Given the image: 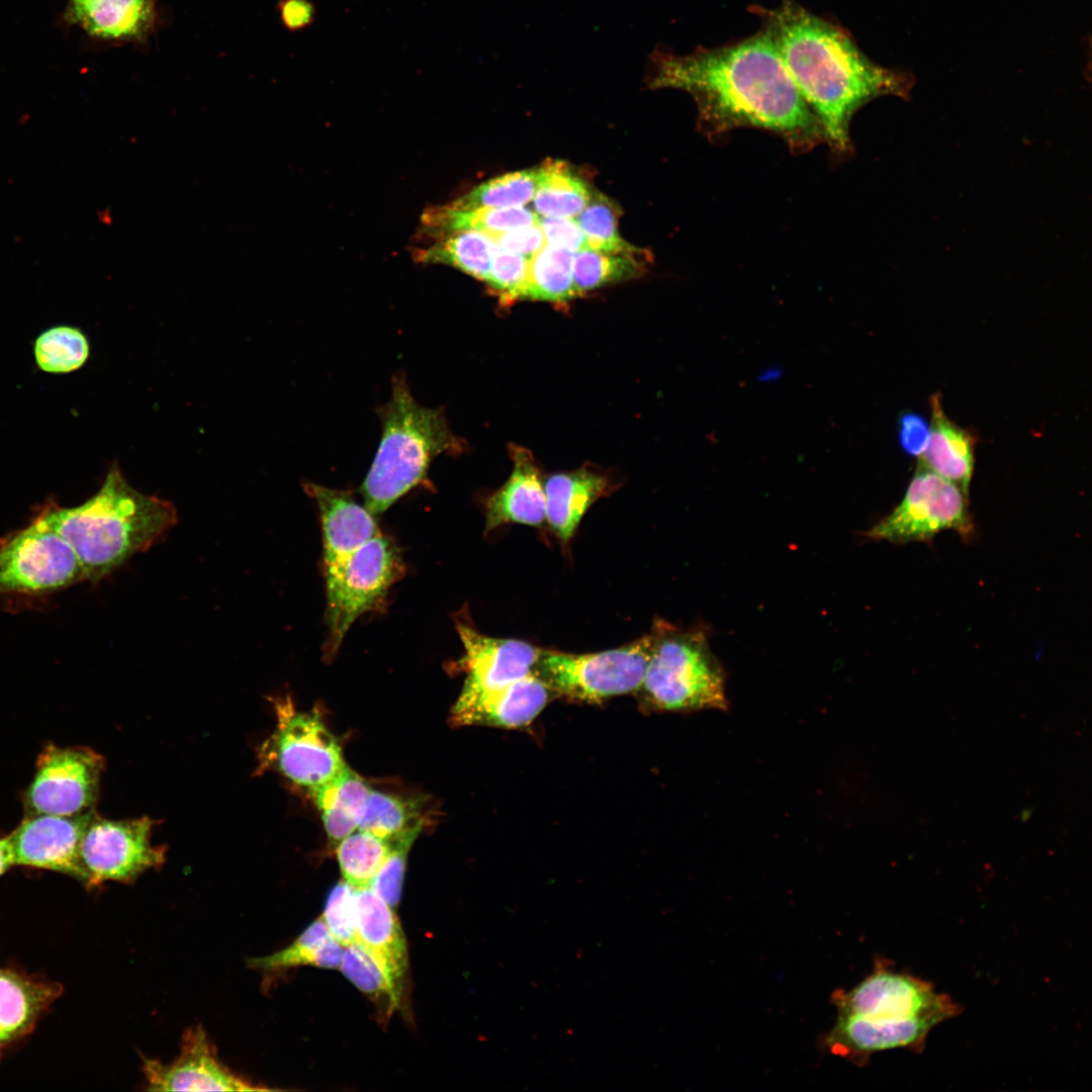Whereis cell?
<instances>
[{
  "label": "cell",
  "instance_id": "cell-1",
  "mask_svg": "<svg viewBox=\"0 0 1092 1092\" xmlns=\"http://www.w3.org/2000/svg\"><path fill=\"white\" fill-rule=\"evenodd\" d=\"M646 65L650 88L680 89L694 98L701 129L709 138L755 127L782 138L795 152H807L824 141L818 119L766 28L731 44L687 55L656 48Z\"/></svg>",
  "mask_w": 1092,
  "mask_h": 1092
},
{
  "label": "cell",
  "instance_id": "cell-2",
  "mask_svg": "<svg viewBox=\"0 0 1092 1092\" xmlns=\"http://www.w3.org/2000/svg\"><path fill=\"white\" fill-rule=\"evenodd\" d=\"M767 31L824 141L838 154L850 148L853 114L871 99L900 94L906 81L872 63L840 27L793 0L767 11Z\"/></svg>",
  "mask_w": 1092,
  "mask_h": 1092
},
{
  "label": "cell",
  "instance_id": "cell-3",
  "mask_svg": "<svg viewBox=\"0 0 1092 1092\" xmlns=\"http://www.w3.org/2000/svg\"><path fill=\"white\" fill-rule=\"evenodd\" d=\"M833 999L837 1019L825 1045L856 1063L886 1050L922 1051L931 1029L961 1012L931 983L883 963L848 992L834 993Z\"/></svg>",
  "mask_w": 1092,
  "mask_h": 1092
},
{
  "label": "cell",
  "instance_id": "cell-4",
  "mask_svg": "<svg viewBox=\"0 0 1092 1092\" xmlns=\"http://www.w3.org/2000/svg\"><path fill=\"white\" fill-rule=\"evenodd\" d=\"M40 516L70 545L91 581L148 550L178 520L171 502L132 487L116 463L88 500L73 508H48Z\"/></svg>",
  "mask_w": 1092,
  "mask_h": 1092
},
{
  "label": "cell",
  "instance_id": "cell-5",
  "mask_svg": "<svg viewBox=\"0 0 1092 1092\" xmlns=\"http://www.w3.org/2000/svg\"><path fill=\"white\" fill-rule=\"evenodd\" d=\"M380 419V444L360 488L372 514L384 512L426 481L435 457L460 454L465 447L450 430L442 411L416 401L402 376L393 380L391 397L381 407Z\"/></svg>",
  "mask_w": 1092,
  "mask_h": 1092
},
{
  "label": "cell",
  "instance_id": "cell-6",
  "mask_svg": "<svg viewBox=\"0 0 1092 1092\" xmlns=\"http://www.w3.org/2000/svg\"><path fill=\"white\" fill-rule=\"evenodd\" d=\"M654 642L638 691L652 710L663 712L726 711V674L713 653L704 628L680 629L666 622L654 625Z\"/></svg>",
  "mask_w": 1092,
  "mask_h": 1092
},
{
  "label": "cell",
  "instance_id": "cell-7",
  "mask_svg": "<svg viewBox=\"0 0 1092 1092\" xmlns=\"http://www.w3.org/2000/svg\"><path fill=\"white\" fill-rule=\"evenodd\" d=\"M403 574L395 544L379 534L337 563L325 567L328 638L326 656H334L354 621L378 607Z\"/></svg>",
  "mask_w": 1092,
  "mask_h": 1092
},
{
  "label": "cell",
  "instance_id": "cell-8",
  "mask_svg": "<svg viewBox=\"0 0 1092 1092\" xmlns=\"http://www.w3.org/2000/svg\"><path fill=\"white\" fill-rule=\"evenodd\" d=\"M654 642L651 633L618 648L569 653L542 649L534 673L553 694L585 703L638 692Z\"/></svg>",
  "mask_w": 1092,
  "mask_h": 1092
},
{
  "label": "cell",
  "instance_id": "cell-9",
  "mask_svg": "<svg viewBox=\"0 0 1092 1092\" xmlns=\"http://www.w3.org/2000/svg\"><path fill=\"white\" fill-rule=\"evenodd\" d=\"M272 703L276 728L259 749L258 771L274 769L309 791L336 778L346 764L318 714L296 710L289 697Z\"/></svg>",
  "mask_w": 1092,
  "mask_h": 1092
},
{
  "label": "cell",
  "instance_id": "cell-10",
  "mask_svg": "<svg viewBox=\"0 0 1092 1092\" xmlns=\"http://www.w3.org/2000/svg\"><path fill=\"white\" fill-rule=\"evenodd\" d=\"M968 496L956 483L918 464L901 503L866 532L896 544L929 542L945 530L973 534Z\"/></svg>",
  "mask_w": 1092,
  "mask_h": 1092
},
{
  "label": "cell",
  "instance_id": "cell-11",
  "mask_svg": "<svg viewBox=\"0 0 1092 1092\" xmlns=\"http://www.w3.org/2000/svg\"><path fill=\"white\" fill-rule=\"evenodd\" d=\"M85 579L70 545L41 516L0 547V595H34Z\"/></svg>",
  "mask_w": 1092,
  "mask_h": 1092
},
{
  "label": "cell",
  "instance_id": "cell-12",
  "mask_svg": "<svg viewBox=\"0 0 1092 1092\" xmlns=\"http://www.w3.org/2000/svg\"><path fill=\"white\" fill-rule=\"evenodd\" d=\"M154 821L149 817L109 820L93 813L79 845L81 882H131L162 866L165 849L151 842Z\"/></svg>",
  "mask_w": 1092,
  "mask_h": 1092
},
{
  "label": "cell",
  "instance_id": "cell-13",
  "mask_svg": "<svg viewBox=\"0 0 1092 1092\" xmlns=\"http://www.w3.org/2000/svg\"><path fill=\"white\" fill-rule=\"evenodd\" d=\"M24 795L26 816H75L92 811L104 758L88 747L47 745Z\"/></svg>",
  "mask_w": 1092,
  "mask_h": 1092
},
{
  "label": "cell",
  "instance_id": "cell-14",
  "mask_svg": "<svg viewBox=\"0 0 1092 1092\" xmlns=\"http://www.w3.org/2000/svg\"><path fill=\"white\" fill-rule=\"evenodd\" d=\"M464 647L458 665L466 672L457 704L497 691L534 673L542 649L518 639L494 638L478 632L471 624L456 622Z\"/></svg>",
  "mask_w": 1092,
  "mask_h": 1092
},
{
  "label": "cell",
  "instance_id": "cell-15",
  "mask_svg": "<svg viewBox=\"0 0 1092 1092\" xmlns=\"http://www.w3.org/2000/svg\"><path fill=\"white\" fill-rule=\"evenodd\" d=\"M93 813L25 816L6 836L13 866L55 871L80 881L79 845Z\"/></svg>",
  "mask_w": 1092,
  "mask_h": 1092
},
{
  "label": "cell",
  "instance_id": "cell-16",
  "mask_svg": "<svg viewBox=\"0 0 1092 1092\" xmlns=\"http://www.w3.org/2000/svg\"><path fill=\"white\" fill-rule=\"evenodd\" d=\"M152 1091H261L266 1087L254 1085L236 1075L217 1059L204 1030H187L181 1053L170 1064L146 1060L143 1066Z\"/></svg>",
  "mask_w": 1092,
  "mask_h": 1092
},
{
  "label": "cell",
  "instance_id": "cell-17",
  "mask_svg": "<svg viewBox=\"0 0 1092 1092\" xmlns=\"http://www.w3.org/2000/svg\"><path fill=\"white\" fill-rule=\"evenodd\" d=\"M355 907L357 941L379 965L403 1004L408 953L395 911L371 887L356 889Z\"/></svg>",
  "mask_w": 1092,
  "mask_h": 1092
},
{
  "label": "cell",
  "instance_id": "cell-18",
  "mask_svg": "<svg viewBox=\"0 0 1092 1092\" xmlns=\"http://www.w3.org/2000/svg\"><path fill=\"white\" fill-rule=\"evenodd\" d=\"M552 695L547 684L531 673L468 703H456L452 720L458 725L525 727L540 714Z\"/></svg>",
  "mask_w": 1092,
  "mask_h": 1092
},
{
  "label": "cell",
  "instance_id": "cell-19",
  "mask_svg": "<svg viewBox=\"0 0 1092 1092\" xmlns=\"http://www.w3.org/2000/svg\"><path fill=\"white\" fill-rule=\"evenodd\" d=\"M303 487L318 507L324 564L333 565L381 534L373 514L343 490L306 482Z\"/></svg>",
  "mask_w": 1092,
  "mask_h": 1092
},
{
  "label": "cell",
  "instance_id": "cell-20",
  "mask_svg": "<svg viewBox=\"0 0 1092 1092\" xmlns=\"http://www.w3.org/2000/svg\"><path fill=\"white\" fill-rule=\"evenodd\" d=\"M513 470L485 503V531L506 524L541 526L546 522L544 480L533 454L511 446Z\"/></svg>",
  "mask_w": 1092,
  "mask_h": 1092
},
{
  "label": "cell",
  "instance_id": "cell-21",
  "mask_svg": "<svg viewBox=\"0 0 1092 1092\" xmlns=\"http://www.w3.org/2000/svg\"><path fill=\"white\" fill-rule=\"evenodd\" d=\"M611 488L607 475L589 468L556 473L544 481L546 522L562 543H569L585 512Z\"/></svg>",
  "mask_w": 1092,
  "mask_h": 1092
},
{
  "label": "cell",
  "instance_id": "cell-22",
  "mask_svg": "<svg viewBox=\"0 0 1092 1092\" xmlns=\"http://www.w3.org/2000/svg\"><path fill=\"white\" fill-rule=\"evenodd\" d=\"M68 17L86 32L107 40H145L156 21V0H82Z\"/></svg>",
  "mask_w": 1092,
  "mask_h": 1092
},
{
  "label": "cell",
  "instance_id": "cell-23",
  "mask_svg": "<svg viewBox=\"0 0 1092 1092\" xmlns=\"http://www.w3.org/2000/svg\"><path fill=\"white\" fill-rule=\"evenodd\" d=\"M930 404L929 438L918 457V464L956 483L968 496L974 471L975 440L945 416L939 393L931 396Z\"/></svg>",
  "mask_w": 1092,
  "mask_h": 1092
},
{
  "label": "cell",
  "instance_id": "cell-24",
  "mask_svg": "<svg viewBox=\"0 0 1092 1092\" xmlns=\"http://www.w3.org/2000/svg\"><path fill=\"white\" fill-rule=\"evenodd\" d=\"M61 992L56 983L0 968V1049L26 1035Z\"/></svg>",
  "mask_w": 1092,
  "mask_h": 1092
},
{
  "label": "cell",
  "instance_id": "cell-25",
  "mask_svg": "<svg viewBox=\"0 0 1092 1092\" xmlns=\"http://www.w3.org/2000/svg\"><path fill=\"white\" fill-rule=\"evenodd\" d=\"M539 223V215L525 206L458 208L451 203L436 205L422 215L426 234L443 237L460 231L505 232Z\"/></svg>",
  "mask_w": 1092,
  "mask_h": 1092
},
{
  "label": "cell",
  "instance_id": "cell-26",
  "mask_svg": "<svg viewBox=\"0 0 1092 1092\" xmlns=\"http://www.w3.org/2000/svg\"><path fill=\"white\" fill-rule=\"evenodd\" d=\"M371 789L347 766L330 782L309 791L329 839L338 844L358 828Z\"/></svg>",
  "mask_w": 1092,
  "mask_h": 1092
},
{
  "label": "cell",
  "instance_id": "cell-27",
  "mask_svg": "<svg viewBox=\"0 0 1092 1092\" xmlns=\"http://www.w3.org/2000/svg\"><path fill=\"white\" fill-rule=\"evenodd\" d=\"M537 172V189L532 200L539 216L574 218L590 201L593 193L588 185L567 163L546 161Z\"/></svg>",
  "mask_w": 1092,
  "mask_h": 1092
},
{
  "label": "cell",
  "instance_id": "cell-28",
  "mask_svg": "<svg viewBox=\"0 0 1092 1092\" xmlns=\"http://www.w3.org/2000/svg\"><path fill=\"white\" fill-rule=\"evenodd\" d=\"M344 946L330 934L322 917L312 921L289 945L268 956L250 960L262 972H278L301 966L339 969Z\"/></svg>",
  "mask_w": 1092,
  "mask_h": 1092
},
{
  "label": "cell",
  "instance_id": "cell-29",
  "mask_svg": "<svg viewBox=\"0 0 1092 1092\" xmlns=\"http://www.w3.org/2000/svg\"><path fill=\"white\" fill-rule=\"evenodd\" d=\"M495 248L491 239L482 232L460 231L440 237L432 246L416 252V259L424 263L452 266L486 282Z\"/></svg>",
  "mask_w": 1092,
  "mask_h": 1092
},
{
  "label": "cell",
  "instance_id": "cell-30",
  "mask_svg": "<svg viewBox=\"0 0 1092 1092\" xmlns=\"http://www.w3.org/2000/svg\"><path fill=\"white\" fill-rule=\"evenodd\" d=\"M573 254L545 245L529 259L524 299L564 303L577 293L572 276Z\"/></svg>",
  "mask_w": 1092,
  "mask_h": 1092
},
{
  "label": "cell",
  "instance_id": "cell-31",
  "mask_svg": "<svg viewBox=\"0 0 1092 1092\" xmlns=\"http://www.w3.org/2000/svg\"><path fill=\"white\" fill-rule=\"evenodd\" d=\"M421 825V817L413 804L371 790L357 829L392 844L404 839H416Z\"/></svg>",
  "mask_w": 1092,
  "mask_h": 1092
},
{
  "label": "cell",
  "instance_id": "cell-32",
  "mask_svg": "<svg viewBox=\"0 0 1092 1092\" xmlns=\"http://www.w3.org/2000/svg\"><path fill=\"white\" fill-rule=\"evenodd\" d=\"M390 847L388 842L360 829L342 839L336 854L344 881L355 889L370 887Z\"/></svg>",
  "mask_w": 1092,
  "mask_h": 1092
},
{
  "label": "cell",
  "instance_id": "cell-33",
  "mask_svg": "<svg viewBox=\"0 0 1092 1092\" xmlns=\"http://www.w3.org/2000/svg\"><path fill=\"white\" fill-rule=\"evenodd\" d=\"M640 273L641 266L632 255L607 254L588 248L573 254L572 276L577 295L632 279Z\"/></svg>",
  "mask_w": 1092,
  "mask_h": 1092
},
{
  "label": "cell",
  "instance_id": "cell-34",
  "mask_svg": "<svg viewBox=\"0 0 1092 1092\" xmlns=\"http://www.w3.org/2000/svg\"><path fill=\"white\" fill-rule=\"evenodd\" d=\"M339 969L386 1015L402 1005L384 972L359 941L344 947Z\"/></svg>",
  "mask_w": 1092,
  "mask_h": 1092
},
{
  "label": "cell",
  "instance_id": "cell-35",
  "mask_svg": "<svg viewBox=\"0 0 1092 1092\" xmlns=\"http://www.w3.org/2000/svg\"><path fill=\"white\" fill-rule=\"evenodd\" d=\"M537 169L522 170L492 178L457 200L450 202L458 208L525 206L536 192Z\"/></svg>",
  "mask_w": 1092,
  "mask_h": 1092
},
{
  "label": "cell",
  "instance_id": "cell-36",
  "mask_svg": "<svg viewBox=\"0 0 1092 1092\" xmlns=\"http://www.w3.org/2000/svg\"><path fill=\"white\" fill-rule=\"evenodd\" d=\"M34 355L38 367L50 373H68L79 369L89 357L85 335L72 327H55L36 340Z\"/></svg>",
  "mask_w": 1092,
  "mask_h": 1092
},
{
  "label": "cell",
  "instance_id": "cell-37",
  "mask_svg": "<svg viewBox=\"0 0 1092 1092\" xmlns=\"http://www.w3.org/2000/svg\"><path fill=\"white\" fill-rule=\"evenodd\" d=\"M574 218L584 235L586 248L607 254L639 255L636 247L621 238L615 206L603 194L593 195Z\"/></svg>",
  "mask_w": 1092,
  "mask_h": 1092
},
{
  "label": "cell",
  "instance_id": "cell-38",
  "mask_svg": "<svg viewBox=\"0 0 1092 1092\" xmlns=\"http://www.w3.org/2000/svg\"><path fill=\"white\" fill-rule=\"evenodd\" d=\"M529 257L495 248L489 276L485 282L502 302L524 299L529 272Z\"/></svg>",
  "mask_w": 1092,
  "mask_h": 1092
},
{
  "label": "cell",
  "instance_id": "cell-39",
  "mask_svg": "<svg viewBox=\"0 0 1092 1092\" xmlns=\"http://www.w3.org/2000/svg\"><path fill=\"white\" fill-rule=\"evenodd\" d=\"M356 889L340 881L330 891L322 914L330 934L344 947L357 941Z\"/></svg>",
  "mask_w": 1092,
  "mask_h": 1092
},
{
  "label": "cell",
  "instance_id": "cell-40",
  "mask_svg": "<svg viewBox=\"0 0 1092 1092\" xmlns=\"http://www.w3.org/2000/svg\"><path fill=\"white\" fill-rule=\"evenodd\" d=\"M415 839H404L390 844V851L373 878L370 887L392 908L399 904L405 861Z\"/></svg>",
  "mask_w": 1092,
  "mask_h": 1092
},
{
  "label": "cell",
  "instance_id": "cell-41",
  "mask_svg": "<svg viewBox=\"0 0 1092 1092\" xmlns=\"http://www.w3.org/2000/svg\"><path fill=\"white\" fill-rule=\"evenodd\" d=\"M547 245L575 253L586 248L584 235L575 218L539 216Z\"/></svg>",
  "mask_w": 1092,
  "mask_h": 1092
},
{
  "label": "cell",
  "instance_id": "cell-42",
  "mask_svg": "<svg viewBox=\"0 0 1092 1092\" xmlns=\"http://www.w3.org/2000/svg\"><path fill=\"white\" fill-rule=\"evenodd\" d=\"M486 234L493 244L500 249L519 253L531 258L539 252L546 241L543 232L538 224L520 226L505 232H492Z\"/></svg>",
  "mask_w": 1092,
  "mask_h": 1092
},
{
  "label": "cell",
  "instance_id": "cell-43",
  "mask_svg": "<svg viewBox=\"0 0 1092 1092\" xmlns=\"http://www.w3.org/2000/svg\"><path fill=\"white\" fill-rule=\"evenodd\" d=\"M930 425L916 413H904L899 419V442L903 450L919 457L928 442Z\"/></svg>",
  "mask_w": 1092,
  "mask_h": 1092
},
{
  "label": "cell",
  "instance_id": "cell-44",
  "mask_svg": "<svg viewBox=\"0 0 1092 1092\" xmlns=\"http://www.w3.org/2000/svg\"><path fill=\"white\" fill-rule=\"evenodd\" d=\"M277 9L283 26L290 31L308 27L316 15L315 6L310 0H280Z\"/></svg>",
  "mask_w": 1092,
  "mask_h": 1092
},
{
  "label": "cell",
  "instance_id": "cell-45",
  "mask_svg": "<svg viewBox=\"0 0 1092 1092\" xmlns=\"http://www.w3.org/2000/svg\"><path fill=\"white\" fill-rule=\"evenodd\" d=\"M13 866L7 838H0V876Z\"/></svg>",
  "mask_w": 1092,
  "mask_h": 1092
},
{
  "label": "cell",
  "instance_id": "cell-46",
  "mask_svg": "<svg viewBox=\"0 0 1092 1092\" xmlns=\"http://www.w3.org/2000/svg\"><path fill=\"white\" fill-rule=\"evenodd\" d=\"M79 1H82V0H71L70 3H76V2H79Z\"/></svg>",
  "mask_w": 1092,
  "mask_h": 1092
}]
</instances>
